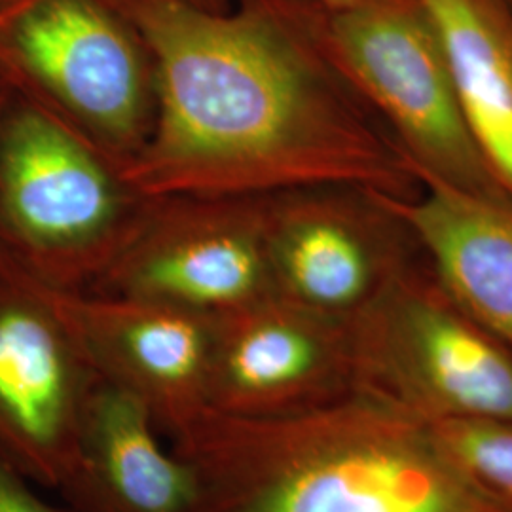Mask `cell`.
I'll return each mask as SVG.
<instances>
[{
  "label": "cell",
  "mask_w": 512,
  "mask_h": 512,
  "mask_svg": "<svg viewBox=\"0 0 512 512\" xmlns=\"http://www.w3.org/2000/svg\"><path fill=\"white\" fill-rule=\"evenodd\" d=\"M112 2L156 65L154 129L122 173L139 194L420 190L391 135L274 0H232L224 12L186 0Z\"/></svg>",
  "instance_id": "obj_1"
},
{
  "label": "cell",
  "mask_w": 512,
  "mask_h": 512,
  "mask_svg": "<svg viewBox=\"0 0 512 512\" xmlns=\"http://www.w3.org/2000/svg\"><path fill=\"white\" fill-rule=\"evenodd\" d=\"M173 439L203 512H505L429 423L359 389L275 418L205 410Z\"/></svg>",
  "instance_id": "obj_2"
},
{
  "label": "cell",
  "mask_w": 512,
  "mask_h": 512,
  "mask_svg": "<svg viewBox=\"0 0 512 512\" xmlns=\"http://www.w3.org/2000/svg\"><path fill=\"white\" fill-rule=\"evenodd\" d=\"M274 2L384 126L418 181L512 203L476 147L444 44L420 0Z\"/></svg>",
  "instance_id": "obj_3"
},
{
  "label": "cell",
  "mask_w": 512,
  "mask_h": 512,
  "mask_svg": "<svg viewBox=\"0 0 512 512\" xmlns=\"http://www.w3.org/2000/svg\"><path fill=\"white\" fill-rule=\"evenodd\" d=\"M150 198L76 131L14 92L0 116V251L57 291H88Z\"/></svg>",
  "instance_id": "obj_4"
},
{
  "label": "cell",
  "mask_w": 512,
  "mask_h": 512,
  "mask_svg": "<svg viewBox=\"0 0 512 512\" xmlns=\"http://www.w3.org/2000/svg\"><path fill=\"white\" fill-rule=\"evenodd\" d=\"M0 69L122 173L147 147L156 65L112 0H27L0 23Z\"/></svg>",
  "instance_id": "obj_5"
},
{
  "label": "cell",
  "mask_w": 512,
  "mask_h": 512,
  "mask_svg": "<svg viewBox=\"0 0 512 512\" xmlns=\"http://www.w3.org/2000/svg\"><path fill=\"white\" fill-rule=\"evenodd\" d=\"M353 389L439 423L512 421V349L442 289L429 266H404L351 319Z\"/></svg>",
  "instance_id": "obj_6"
},
{
  "label": "cell",
  "mask_w": 512,
  "mask_h": 512,
  "mask_svg": "<svg viewBox=\"0 0 512 512\" xmlns=\"http://www.w3.org/2000/svg\"><path fill=\"white\" fill-rule=\"evenodd\" d=\"M268 196H162L88 293L220 317L274 296Z\"/></svg>",
  "instance_id": "obj_7"
},
{
  "label": "cell",
  "mask_w": 512,
  "mask_h": 512,
  "mask_svg": "<svg viewBox=\"0 0 512 512\" xmlns=\"http://www.w3.org/2000/svg\"><path fill=\"white\" fill-rule=\"evenodd\" d=\"M97 382L48 285L0 251V458L61 492Z\"/></svg>",
  "instance_id": "obj_8"
},
{
  "label": "cell",
  "mask_w": 512,
  "mask_h": 512,
  "mask_svg": "<svg viewBox=\"0 0 512 512\" xmlns=\"http://www.w3.org/2000/svg\"><path fill=\"white\" fill-rule=\"evenodd\" d=\"M266 243L275 293L342 321L365 310L418 249L374 192L351 186L270 194Z\"/></svg>",
  "instance_id": "obj_9"
},
{
  "label": "cell",
  "mask_w": 512,
  "mask_h": 512,
  "mask_svg": "<svg viewBox=\"0 0 512 512\" xmlns=\"http://www.w3.org/2000/svg\"><path fill=\"white\" fill-rule=\"evenodd\" d=\"M353 391L351 321L279 294L215 317L207 410L275 418Z\"/></svg>",
  "instance_id": "obj_10"
},
{
  "label": "cell",
  "mask_w": 512,
  "mask_h": 512,
  "mask_svg": "<svg viewBox=\"0 0 512 512\" xmlns=\"http://www.w3.org/2000/svg\"><path fill=\"white\" fill-rule=\"evenodd\" d=\"M48 289L99 380L137 397L171 437L207 410L215 317L131 296Z\"/></svg>",
  "instance_id": "obj_11"
},
{
  "label": "cell",
  "mask_w": 512,
  "mask_h": 512,
  "mask_svg": "<svg viewBox=\"0 0 512 512\" xmlns=\"http://www.w3.org/2000/svg\"><path fill=\"white\" fill-rule=\"evenodd\" d=\"M128 391L99 380L86 404L73 473L61 494L76 512H203L202 480L156 437Z\"/></svg>",
  "instance_id": "obj_12"
},
{
  "label": "cell",
  "mask_w": 512,
  "mask_h": 512,
  "mask_svg": "<svg viewBox=\"0 0 512 512\" xmlns=\"http://www.w3.org/2000/svg\"><path fill=\"white\" fill-rule=\"evenodd\" d=\"M420 184L408 198L374 196L403 222L459 308L512 349V203Z\"/></svg>",
  "instance_id": "obj_13"
},
{
  "label": "cell",
  "mask_w": 512,
  "mask_h": 512,
  "mask_svg": "<svg viewBox=\"0 0 512 512\" xmlns=\"http://www.w3.org/2000/svg\"><path fill=\"white\" fill-rule=\"evenodd\" d=\"M433 19L476 147L512 202V12L503 0H420Z\"/></svg>",
  "instance_id": "obj_14"
},
{
  "label": "cell",
  "mask_w": 512,
  "mask_h": 512,
  "mask_svg": "<svg viewBox=\"0 0 512 512\" xmlns=\"http://www.w3.org/2000/svg\"><path fill=\"white\" fill-rule=\"evenodd\" d=\"M446 454L505 512H512V421L458 418L431 423Z\"/></svg>",
  "instance_id": "obj_15"
},
{
  "label": "cell",
  "mask_w": 512,
  "mask_h": 512,
  "mask_svg": "<svg viewBox=\"0 0 512 512\" xmlns=\"http://www.w3.org/2000/svg\"><path fill=\"white\" fill-rule=\"evenodd\" d=\"M0 512H76L71 505H52L38 497L33 482L0 458Z\"/></svg>",
  "instance_id": "obj_16"
},
{
  "label": "cell",
  "mask_w": 512,
  "mask_h": 512,
  "mask_svg": "<svg viewBox=\"0 0 512 512\" xmlns=\"http://www.w3.org/2000/svg\"><path fill=\"white\" fill-rule=\"evenodd\" d=\"M14 92H16V90H14V86L10 84L8 76L2 73V69H0V116H2L4 109L8 107V103H10Z\"/></svg>",
  "instance_id": "obj_17"
},
{
  "label": "cell",
  "mask_w": 512,
  "mask_h": 512,
  "mask_svg": "<svg viewBox=\"0 0 512 512\" xmlns=\"http://www.w3.org/2000/svg\"><path fill=\"white\" fill-rule=\"evenodd\" d=\"M186 2L205 8V10H213V12H224L232 6V0H186Z\"/></svg>",
  "instance_id": "obj_18"
},
{
  "label": "cell",
  "mask_w": 512,
  "mask_h": 512,
  "mask_svg": "<svg viewBox=\"0 0 512 512\" xmlns=\"http://www.w3.org/2000/svg\"><path fill=\"white\" fill-rule=\"evenodd\" d=\"M27 0H0V23L8 16H12L19 6H23Z\"/></svg>",
  "instance_id": "obj_19"
},
{
  "label": "cell",
  "mask_w": 512,
  "mask_h": 512,
  "mask_svg": "<svg viewBox=\"0 0 512 512\" xmlns=\"http://www.w3.org/2000/svg\"><path fill=\"white\" fill-rule=\"evenodd\" d=\"M313 4H321V6H346V4H355V2H363V0H310Z\"/></svg>",
  "instance_id": "obj_20"
},
{
  "label": "cell",
  "mask_w": 512,
  "mask_h": 512,
  "mask_svg": "<svg viewBox=\"0 0 512 512\" xmlns=\"http://www.w3.org/2000/svg\"><path fill=\"white\" fill-rule=\"evenodd\" d=\"M503 2H505V6L512 12V0H503Z\"/></svg>",
  "instance_id": "obj_21"
}]
</instances>
